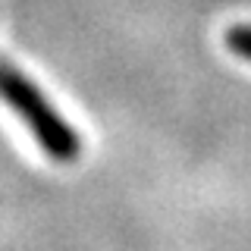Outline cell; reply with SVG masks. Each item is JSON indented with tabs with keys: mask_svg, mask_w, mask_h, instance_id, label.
Here are the masks:
<instances>
[{
	"mask_svg": "<svg viewBox=\"0 0 251 251\" xmlns=\"http://www.w3.org/2000/svg\"><path fill=\"white\" fill-rule=\"evenodd\" d=\"M0 100L25 123L31 138L41 145V151L57 163H73L82 154V138L78 132L63 120V113L31 78L16 69L13 63L0 60Z\"/></svg>",
	"mask_w": 251,
	"mask_h": 251,
	"instance_id": "1",
	"label": "cell"
},
{
	"mask_svg": "<svg viewBox=\"0 0 251 251\" xmlns=\"http://www.w3.org/2000/svg\"><path fill=\"white\" fill-rule=\"evenodd\" d=\"M226 44H229V50L235 53V57L242 60H251V25H232L229 31H226Z\"/></svg>",
	"mask_w": 251,
	"mask_h": 251,
	"instance_id": "2",
	"label": "cell"
}]
</instances>
